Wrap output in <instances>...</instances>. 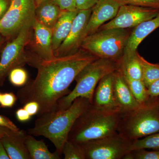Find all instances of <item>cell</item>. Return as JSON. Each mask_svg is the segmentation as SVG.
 <instances>
[{"mask_svg": "<svg viewBox=\"0 0 159 159\" xmlns=\"http://www.w3.org/2000/svg\"><path fill=\"white\" fill-rule=\"evenodd\" d=\"M97 57L82 48L74 54L43 61L37 68L35 79L18 90L22 104L35 101L39 105L38 116L56 110L59 99L70 93L69 88L77 74Z\"/></svg>", "mask_w": 159, "mask_h": 159, "instance_id": "obj_1", "label": "cell"}, {"mask_svg": "<svg viewBox=\"0 0 159 159\" xmlns=\"http://www.w3.org/2000/svg\"><path fill=\"white\" fill-rule=\"evenodd\" d=\"M90 104L88 99L79 97L66 109L43 114L38 117L34 126L28 129L27 134L48 139L55 146L56 152L61 156L63 146L74 123Z\"/></svg>", "mask_w": 159, "mask_h": 159, "instance_id": "obj_2", "label": "cell"}, {"mask_svg": "<svg viewBox=\"0 0 159 159\" xmlns=\"http://www.w3.org/2000/svg\"><path fill=\"white\" fill-rule=\"evenodd\" d=\"M122 114L120 111L100 110L90 104L77 118L67 140L81 144L115 133Z\"/></svg>", "mask_w": 159, "mask_h": 159, "instance_id": "obj_3", "label": "cell"}, {"mask_svg": "<svg viewBox=\"0 0 159 159\" xmlns=\"http://www.w3.org/2000/svg\"><path fill=\"white\" fill-rule=\"evenodd\" d=\"M121 62L112 60L97 58L85 66L75 78L73 91L59 99L56 110L68 108L79 97L86 98L92 103L94 91L102 77L119 68Z\"/></svg>", "mask_w": 159, "mask_h": 159, "instance_id": "obj_4", "label": "cell"}, {"mask_svg": "<svg viewBox=\"0 0 159 159\" xmlns=\"http://www.w3.org/2000/svg\"><path fill=\"white\" fill-rule=\"evenodd\" d=\"M117 132L133 141L159 132V97L139 108L122 113Z\"/></svg>", "mask_w": 159, "mask_h": 159, "instance_id": "obj_5", "label": "cell"}, {"mask_svg": "<svg viewBox=\"0 0 159 159\" xmlns=\"http://www.w3.org/2000/svg\"><path fill=\"white\" fill-rule=\"evenodd\" d=\"M132 29L98 30L84 38L80 48L97 58L121 62Z\"/></svg>", "mask_w": 159, "mask_h": 159, "instance_id": "obj_6", "label": "cell"}, {"mask_svg": "<svg viewBox=\"0 0 159 159\" xmlns=\"http://www.w3.org/2000/svg\"><path fill=\"white\" fill-rule=\"evenodd\" d=\"M33 23L24 27L3 49L0 59V86L12 69L23 67L26 64L36 68L35 62L27 50L32 35Z\"/></svg>", "mask_w": 159, "mask_h": 159, "instance_id": "obj_7", "label": "cell"}, {"mask_svg": "<svg viewBox=\"0 0 159 159\" xmlns=\"http://www.w3.org/2000/svg\"><path fill=\"white\" fill-rule=\"evenodd\" d=\"M132 141L118 132L80 144L86 159H122L130 151Z\"/></svg>", "mask_w": 159, "mask_h": 159, "instance_id": "obj_8", "label": "cell"}, {"mask_svg": "<svg viewBox=\"0 0 159 159\" xmlns=\"http://www.w3.org/2000/svg\"><path fill=\"white\" fill-rule=\"evenodd\" d=\"M34 0H11L9 9L0 20V33L7 38L15 37L35 20Z\"/></svg>", "mask_w": 159, "mask_h": 159, "instance_id": "obj_9", "label": "cell"}, {"mask_svg": "<svg viewBox=\"0 0 159 159\" xmlns=\"http://www.w3.org/2000/svg\"><path fill=\"white\" fill-rule=\"evenodd\" d=\"M159 13L158 9L134 5H121L116 16L98 30L110 29H133Z\"/></svg>", "mask_w": 159, "mask_h": 159, "instance_id": "obj_10", "label": "cell"}, {"mask_svg": "<svg viewBox=\"0 0 159 159\" xmlns=\"http://www.w3.org/2000/svg\"><path fill=\"white\" fill-rule=\"evenodd\" d=\"M52 39V29L43 25L35 18L32 26V35L27 46V50L35 61L36 68L42 61L51 60L55 57Z\"/></svg>", "mask_w": 159, "mask_h": 159, "instance_id": "obj_11", "label": "cell"}, {"mask_svg": "<svg viewBox=\"0 0 159 159\" xmlns=\"http://www.w3.org/2000/svg\"><path fill=\"white\" fill-rule=\"evenodd\" d=\"M92 9L79 10L73 20L68 35L54 53L55 57L74 54L80 49L85 38L84 32L92 12Z\"/></svg>", "mask_w": 159, "mask_h": 159, "instance_id": "obj_12", "label": "cell"}, {"mask_svg": "<svg viewBox=\"0 0 159 159\" xmlns=\"http://www.w3.org/2000/svg\"><path fill=\"white\" fill-rule=\"evenodd\" d=\"M120 6L115 0H99L92 8L85 29V38L98 31L106 22L113 19L116 15Z\"/></svg>", "mask_w": 159, "mask_h": 159, "instance_id": "obj_13", "label": "cell"}, {"mask_svg": "<svg viewBox=\"0 0 159 159\" xmlns=\"http://www.w3.org/2000/svg\"><path fill=\"white\" fill-rule=\"evenodd\" d=\"M114 72L102 77L95 89L91 104L98 109L108 111H120L114 96Z\"/></svg>", "mask_w": 159, "mask_h": 159, "instance_id": "obj_14", "label": "cell"}, {"mask_svg": "<svg viewBox=\"0 0 159 159\" xmlns=\"http://www.w3.org/2000/svg\"><path fill=\"white\" fill-rule=\"evenodd\" d=\"M114 96L122 113L134 110L143 105L134 97L120 67L114 72Z\"/></svg>", "mask_w": 159, "mask_h": 159, "instance_id": "obj_15", "label": "cell"}, {"mask_svg": "<svg viewBox=\"0 0 159 159\" xmlns=\"http://www.w3.org/2000/svg\"><path fill=\"white\" fill-rule=\"evenodd\" d=\"M27 134L20 130L1 139L9 158L31 159L25 144Z\"/></svg>", "mask_w": 159, "mask_h": 159, "instance_id": "obj_16", "label": "cell"}, {"mask_svg": "<svg viewBox=\"0 0 159 159\" xmlns=\"http://www.w3.org/2000/svg\"><path fill=\"white\" fill-rule=\"evenodd\" d=\"M159 28V13L155 17L145 21L133 28L129 38L125 54L135 52L142 41Z\"/></svg>", "mask_w": 159, "mask_h": 159, "instance_id": "obj_17", "label": "cell"}, {"mask_svg": "<svg viewBox=\"0 0 159 159\" xmlns=\"http://www.w3.org/2000/svg\"><path fill=\"white\" fill-rule=\"evenodd\" d=\"M78 11L79 10L61 11L60 16L52 29V47L54 53L68 35L73 20Z\"/></svg>", "mask_w": 159, "mask_h": 159, "instance_id": "obj_18", "label": "cell"}, {"mask_svg": "<svg viewBox=\"0 0 159 159\" xmlns=\"http://www.w3.org/2000/svg\"><path fill=\"white\" fill-rule=\"evenodd\" d=\"M61 11L53 0H44L35 8V19L47 28L52 29Z\"/></svg>", "mask_w": 159, "mask_h": 159, "instance_id": "obj_19", "label": "cell"}, {"mask_svg": "<svg viewBox=\"0 0 159 159\" xmlns=\"http://www.w3.org/2000/svg\"><path fill=\"white\" fill-rule=\"evenodd\" d=\"M25 144L31 159H60L61 156L56 152H51L43 140H37L27 134Z\"/></svg>", "mask_w": 159, "mask_h": 159, "instance_id": "obj_20", "label": "cell"}, {"mask_svg": "<svg viewBox=\"0 0 159 159\" xmlns=\"http://www.w3.org/2000/svg\"><path fill=\"white\" fill-rule=\"evenodd\" d=\"M137 51L129 54H125L120 65L122 72L132 79L142 80V68Z\"/></svg>", "mask_w": 159, "mask_h": 159, "instance_id": "obj_21", "label": "cell"}, {"mask_svg": "<svg viewBox=\"0 0 159 159\" xmlns=\"http://www.w3.org/2000/svg\"><path fill=\"white\" fill-rule=\"evenodd\" d=\"M122 72L129 89L137 101L142 104L149 101L151 98L148 96L147 88L142 80L132 79L122 71Z\"/></svg>", "mask_w": 159, "mask_h": 159, "instance_id": "obj_22", "label": "cell"}, {"mask_svg": "<svg viewBox=\"0 0 159 159\" xmlns=\"http://www.w3.org/2000/svg\"><path fill=\"white\" fill-rule=\"evenodd\" d=\"M142 68V81L148 88L152 83L159 79V64L148 62L139 54Z\"/></svg>", "mask_w": 159, "mask_h": 159, "instance_id": "obj_23", "label": "cell"}, {"mask_svg": "<svg viewBox=\"0 0 159 159\" xmlns=\"http://www.w3.org/2000/svg\"><path fill=\"white\" fill-rule=\"evenodd\" d=\"M140 149L159 150V132L144 137L143 139L133 141L130 151Z\"/></svg>", "mask_w": 159, "mask_h": 159, "instance_id": "obj_24", "label": "cell"}, {"mask_svg": "<svg viewBox=\"0 0 159 159\" xmlns=\"http://www.w3.org/2000/svg\"><path fill=\"white\" fill-rule=\"evenodd\" d=\"M62 153L65 159H86L84 151L80 144L67 140L63 146Z\"/></svg>", "mask_w": 159, "mask_h": 159, "instance_id": "obj_25", "label": "cell"}, {"mask_svg": "<svg viewBox=\"0 0 159 159\" xmlns=\"http://www.w3.org/2000/svg\"><path fill=\"white\" fill-rule=\"evenodd\" d=\"M9 80L15 86L22 87L28 82V73L23 67H16L12 69L9 74Z\"/></svg>", "mask_w": 159, "mask_h": 159, "instance_id": "obj_26", "label": "cell"}, {"mask_svg": "<svg viewBox=\"0 0 159 159\" xmlns=\"http://www.w3.org/2000/svg\"><path fill=\"white\" fill-rule=\"evenodd\" d=\"M123 159H159V150L152 151L146 149L130 151Z\"/></svg>", "mask_w": 159, "mask_h": 159, "instance_id": "obj_27", "label": "cell"}, {"mask_svg": "<svg viewBox=\"0 0 159 159\" xmlns=\"http://www.w3.org/2000/svg\"><path fill=\"white\" fill-rule=\"evenodd\" d=\"M121 5H130L159 10V0H115Z\"/></svg>", "mask_w": 159, "mask_h": 159, "instance_id": "obj_28", "label": "cell"}, {"mask_svg": "<svg viewBox=\"0 0 159 159\" xmlns=\"http://www.w3.org/2000/svg\"><path fill=\"white\" fill-rule=\"evenodd\" d=\"M16 96L13 93H5L1 95L0 104L3 108H10L14 105L17 99Z\"/></svg>", "mask_w": 159, "mask_h": 159, "instance_id": "obj_29", "label": "cell"}, {"mask_svg": "<svg viewBox=\"0 0 159 159\" xmlns=\"http://www.w3.org/2000/svg\"><path fill=\"white\" fill-rule=\"evenodd\" d=\"M59 6L61 11H74L78 10L76 0H53Z\"/></svg>", "mask_w": 159, "mask_h": 159, "instance_id": "obj_30", "label": "cell"}, {"mask_svg": "<svg viewBox=\"0 0 159 159\" xmlns=\"http://www.w3.org/2000/svg\"><path fill=\"white\" fill-rule=\"evenodd\" d=\"M99 0H76V7L78 10L92 9Z\"/></svg>", "mask_w": 159, "mask_h": 159, "instance_id": "obj_31", "label": "cell"}, {"mask_svg": "<svg viewBox=\"0 0 159 159\" xmlns=\"http://www.w3.org/2000/svg\"><path fill=\"white\" fill-rule=\"evenodd\" d=\"M0 126L6 127L13 131L20 130L10 119L2 115H0Z\"/></svg>", "mask_w": 159, "mask_h": 159, "instance_id": "obj_32", "label": "cell"}, {"mask_svg": "<svg viewBox=\"0 0 159 159\" xmlns=\"http://www.w3.org/2000/svg\"><path fill=\"white\" fill-rule=\"evenodd\" d=\"M148 96L150 98L159 97V79L157 80L147 88Z\"/></svg>", "mask_w": 159, "mask_h": 159, "instance_id": "obj_33", "label": "cell"}, {"mask_svg": "<svg viewBox=\"0 0 159 159\" xmlns=\"http://www.w3.org/2000/svg\"><path fill=\"white\" fill-rule=\"evenodd\" d=\"M23 107L28 112L31 116L37 115L39 111V104L35 101L27 102Z\"/></svg>", "mask_w": 159, "mask_h": 159, "instance_id": "obj_34", "label": "cell"}, {"mask_svg": "<svg viewBox=\"0 0 159 159\" xmlns=\"http://www.w3.org/2000/svg\"><path fill=\"white\" fill-rule=\"evenodd\" d=\"M16 116L17 120L22 122H28L31 119V117L24 107L18 109L16 112Z\"/></svg>", "mask_w": 159, "mask_h": 159, "instance_id": "obj_35", "label": "cell"}, {"mask_svg": "<svg viewBox=\"0 0 159 159\" xmlns=\"http://www.w3.org/2000/svg\"><path fill=\"white\" fill-rule=\"evenodd\" d=\"M11 0H0V20L9 9Z\"/></svg>", "mask_w": 159, "mask_h": 159, "instance_id": "obj_36", "label": "cell"}, {"mask_svg": "<svg viewBox=\"0 0 159 159\" xmlns=\"http://www.w3.org/2000/svg\"><path fill=\"white\" fill-rule=\"evenodd\" d=\"M0 159H10L1 139H0Z\"/></svg>", "mask_w": 159, "mask_h": 159, "instance_id": "obj_37", "label": "cell"}, {"mask_svg": "<svg viewBox=\"0 0 159 159\" xmlns=\"http://www.w3.org/2000/svg\"><path fill=\"white\" fill-rule=\"evenodd\" d=\"M14 132L16 131H13L6 127L0 126V139L11 134Z\"/></svg>", "mask_w": 159, "mask_h": 159, "instance_id": "obj_38", "label": "cell"}, {"mask_svg": "<svg viewBox=\"0 0 159 159\" xmlns=\"http://www.w3.org/2000/svg\"><path fill=\"white\" fill-rule=\"evenodd\" d=\"M6 37L3 36L2 34L0 33V48H1L2 46L3 43L5 41V39H6Z\"/></svg>", "mask_w": 159, "mask_h": 159, "instance_id": "obj_39", "label": "cell"}, {"mask_svg": "<svg viewBox=\"0 0 159 159\" xmlns=\"http://www.w3.org/2000/svg\"><path fill=\"white\" fill-rule=\"evenodd\" d=\"M43 1H44V0H34L35 7L36 8V7H37Z\"/></svg>", "mask_w": 159, "mask_h": 159, "instance_id": "obj_40", "label": "cell"}, {"mask_svg": "<svg viewBox=\"0 0 159 159\" xmlns=\"http://www.w3.org/2000/svg\"><path fill=\"white\" fill-rule=\"evenodd\" d=\"M1 95H2V94L0 93V100H1Z\"/></svg>", "mask_w": 159, "mask_h": 159, "instance_id": "obj_41", "label": "cell"}]
</instances>
